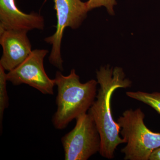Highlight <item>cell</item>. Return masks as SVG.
<instances>
[{"label": "cell", "instance_id": "9c48e42d", "mask_svg": "<svg viewBox=\"0 0 160 160\" xmlns=\"http://www.w3.org/2000/svg\"><path fill=\"white\" fill-rule=\"evenodd\" d=\"M126 95L133 99L145 103L160 114V92L152 93L142 91L127 92Z\"/></svg>", "mask_w": 160, "mask_h": 160}, {"label": "cell", "instance_id": "7c38bea8", "mask_svg": "<svg viewBox=\"0 0 160 160\" xmlns=\"http://www.w3.org/2000/svg\"><path fill=\"white\" fill-rule=\"evenodd\" d=\"M149 160H160V147L152 152Z\"/></svg>", "mask_w": 160, "mask_h": 160}, {"label": "cell", "instance_id": "277c9868", "mask_svg": "<svg viewBox=\"0 0 160 160\" xmlns=\"http://www.w3.org/2000/svg\"><path fill=\"white\" fill-rule=\"evenodd\" d=\"M75 126L61 139L65 160H87L99 152L101 140L94 120L88 112L76 119Z\"/></svg>", "mask_w": 160, "mask_h": 160}, {"label": "cell", "instance_id": "7a4b0ae2", "mask_svg": "<svg viewBox=\"0 0 160 160\" xmlns=\"http://www.w3.org/2000/svg\"><path fill=\"white\" fill-rule=\"evenodd\" d=\"M54 80L58 88L57 109L52 121L56 129L62 130L89 111L96 98L98 82L92 79L82 83L74 69L68 76L57 71Z\"/></svg>", "mask_w": 160, "mask_h": 160}, {"label": "cell", "instance_id": "8992f818", "mask_svg": "<svg viewBox=\"0 0 160 160\" xmlns=\"http://www.w3.org/2000/svg\"><path fill=\"white\" fill-rule=\"evenodd\" d=\"M49 52L47 49L32 50L23 62L8 72L7 81L14 86L26 84L43 94L53 95L54 80L48 77L44 67V58Z\"/></svg>", "mask_w": 160, "mask_h": 160}, {"label": "cell", "instance_id": "8fae6325", "mask_svg": "<svg viewBox=\"0 0 160 160\" xmlns=\"http://www.w3.org/2000/svg\"><path fill=\"white\" fill-rule=\"evenodd\" d=\"M86 3L89 11L103 6L106 7L108 12L112 15L114 14L113 7L117 4L116 0H88Z\"/></svg>", "mask_w": 160, "mask_h": 160}, {"label": "cell", "instance_id": "52a82bcc", "mask_svg": "<svg viewBox=\"0 0 160 160\" xmlns=\"http://www.w3.org/2000/svg\"><path fill=\"white\" fill-rule=\"evenodd\" d=\"M28 32L0 29V44L3 50L0 66L6 71L9 72L15 69L32 51L31 43L27 36Z\"/></svg>", "mask_w": 160, "mask_h": 160}, {"label": "cell", "instance_id": "30bf717a", "mask_svg": "<svg viewBox=\"0 0 160 160\" xmlns=\"http://www.w3.org/2000/svg\"><path fill=\"white\" fill-rule=\"evenodd\" d=\"M5 69L0 66V130L2 131L3 116L5 109L9 106V97L6 89L7 73Z\"/></svg>", "mask_w": 160, "mask_h": 160}, {"label": "cell", "instance_id": "5b68a950", "mask_svg": "<svg viewBox=\"0 0 160 160\" xmlns=\"http://www.w3.org/2000/svg\"><path fill=\"white\" fill-rule=\"evenodd\" d=\"M56 11L57 23L54 34L45 39L52 46L49 58V62L59 69L64 70L61 55V44L64 30L67 27L78 28L87 16L88 10L86 2L81 0H53Z\"/></svg>", "mask_w": 160, "mask_h": 160}, {"label": "cell", "instance_id": "6da1fadb", "mask_svg": "<svg viewBox=\"0 0 160 160\" xmlns=\"http://www.w3.org/2000/svg\"><path fill=\"white\" fill-rule=\"evenodd\" d=\"M97 78L100 88L96 98L88 112L94 120L101 137L99 153L103 158L112 159L114 158L119 145L126 143L120 137V127L115 122L111 113V99L113 92L119 88L131 87L132 82L125 78L123 69L116 67L102 66L97 72Z\"/></svg>", "mask_w": 160, "mask_h": 160}, {"label": "cell", "instance_id": "3957f363", "mask_svg": "<svg viewBox=\"0 0 160 160\" xmlns=\"http://www.w3.org/2000/svg\"><path fill=\"white\" fill-rule=\"evenodd\" d=\"M145 114L140 108L127 109L118 119L120 133L126 145L121 150L125 160H149L160 147V133L153 132L144 122Z\"/></svg>", "mask_w": 160, "mask_h": 160}, {"label": "cell", "instance_id": "ba28073f", "mask_svg": "<svg viewBox=\"0 0 160 160\" xmlns=\"http://www.w3.org/2000/svg\"><path fill=\"white\" fill-rule=\"evenodd\" d=\"M44 27V18L39 13L27 14L21 11L15 0H0V29L29 31L43 30Z\"/></svg>", "mask_w": 160, "mask_h": 160}]
</instances>
